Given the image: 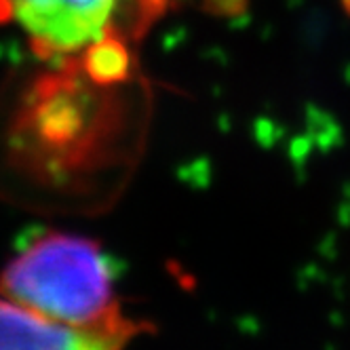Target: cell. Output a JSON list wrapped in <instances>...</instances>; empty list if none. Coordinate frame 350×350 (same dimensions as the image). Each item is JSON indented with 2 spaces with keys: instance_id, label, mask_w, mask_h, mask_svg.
<instances>
[{
  "instance_id": "1",
  "label": "cell",
  "mask_w": 350,
  "mask_h": 350,
  "mask_svg": "<svg viewBox=\"0 0 350 350\" xmlns=\"http://www.w3.org/2000/svg\"><path fill=\"white\" fill-rule=\"evenodd\" d=\"M0 293L106 348L139 334L120 308L108 258L85 237L49 232L32 241L0 272Z\"/></svg>"
},
{
  "instance_id": "2",
  "label": "cell",
  "mask_w": 350,
  "mask_h": 350,
  "mask_svg": "<svg viewBox=\"0 0 350 350\" xmlns=\"http://www.w3.org/2000/svg\"><path fill=\"white\" fill-rule=\"evenodd\" d=\"M122 0H0V23L28 36L42 57H85L116 38Z\"/></svg>"
},
{
  "instance_id": "3",
  "label": "cell",
  "mask_w": 350,
  "mask_h": 350,
  "mask_svg": "<svg viewBox=\"0 0 350 350\" xmlns=\"http://www.w3.org/2000/svg\"><path fill=\"white\" fill-rule=\"evenodd\" d=\"M108 350L97 338L46 319L0 295V350Z\"/></svg>"
},
{
  "instance_id": "4",
  "label": "cell",
  "mask_w": 350,
  "mask_h": 350,
  "mask_svg": "<svg viewBox=\"0 0 350 350\" xmlns=\"http://www.w3.org/2000/svg\"><path fill=\"white\" fill-rule=\"evenodd\" d=\"M139 3L144 5V7H159V5H163L165 3V0H139Z\"/></svg>"
},
{
  "instance_id": "5",
  "label": "cell",
  "mask_w": 350,
  "mask_h": 350,
  "mask_svg": "<svg viewBox=\"0 0 350 350\" xmlns=\"http://www.w3.org/2000/svg\"><path fill=\"white\" fill-rule=\"evenodd\" d=\"M342 7L346 9V13L350 15V0H342Z\"/></svg>"
}]
</instances>
